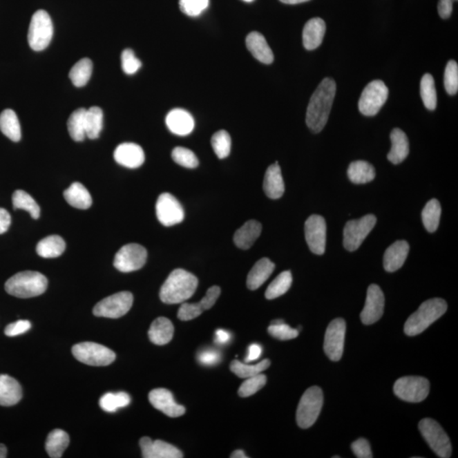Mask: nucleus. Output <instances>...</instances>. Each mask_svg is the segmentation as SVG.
Listing matches in <instances>:
<instances>
[{"mask_svg":"<svg viewBox=\"0 0 458 458\" xmlns=\"http://www.w3.org/2000/svg\"><path fill=\"white\" fill-rule=\"evenodd\" d=\"M47 287L48 280L44 275L39 271H25L9 278L5 288L9 295L27 299L42 295Z\"/></svg>","mask_w":458,"mask_h":458,"instance_id":"20e7f679","label":"nucleus"},{"mask_svg":"<svg viewBox=\"0 0 458 458\" xmlns=\"http://www.w3.org/2000/svg\"><path fill=\"white\" fill-rule=\"evenodd\" d=\"M72 351L77 361L89 366H108L115 359L114 352L106 346L94 342H83L75 345Z\"/></svg>","mask_w":458,"mask_h":458,"instance_id":"6e6552de","label":"nucleus"},{"mask_svg":"<svg viewBox=\"0 0 458 458\" xmlns=\"http://www.w3.org/2000/svg\"><path fill=\"white\" fill-rule=\"evenodd\" d=\"M274 269L275 264L271 260L268 258L259 260L248 274V289L251 290L259 289L269 278Z\"/></svg>","mask_w":458,"mask_h":458,"instance_id":"cd10ccee","label":"nucleus"},{"mask_svg":"<svg viewBox=\"0 0 458 458\" xmlns=\"http://www.w3.org/2000/svg\"><path fill=\"white\" fill-rule=\"evenodd\" d=\"M11 218L8 211L0 208V234L5 233L9 229Z\"/></svg>","mask_w":458,"mask_h":458,"instance_id":"052dcab7","label":"nucleus"},{"mask_svg":"<svg viewBox=\"0 0 458 458\" xmlns=\"http://www.w3.org/2000/svg\"><path fill=\"white\" fill-rule=\"evenodd\" d=\"M327 226L325 219L320 215H312L305 222V236L309 249L316 255L325 252Z\"/></svg>","mask_w":458,"mask_h":458,"instance_id":"dca6fc26","label":"nucleus"},{"mask_svg":"<svg viewBox=\"0 0 458 458\" xmlns=\"http://www.w3.org/2000/svg\"><path fill=\"white\" fill-rule=\"evenodd\" d=\"M64 198L70 206L86 210L92 206L93 200L88 189L80 182H73L64 192Z\"/></svg>","mask_w":458,"mask_h":458,"instance_id":"7c9ffc66","label":"nucleus"},{"mask_svg":"<svg viewBox=\"0 0 458 458\" xmlns=\"http://www.w3.org/2000/svg\"><path fill=\"white\" fill-rule=\"evenodd\" d=\"M247 46L253 57L263 64L269 65L274 62V55L267 40L258 32H252L247 36Z\"/></svg>","mask_w":458,"mask_h":458,"instance_id":"393cba45","label":"nucleus"},{"mask_svg":"<svg viewBox=\"0 0 458 458\" xmlns=\"http://www.w3.org/2000/svg\"><path fill=\"white\" fill-rule=\"evenodd\" d=\"M389 89L381 80H374L368 84L360 97L359 108L360 113L367 117H374L381 111L388 99Z\"/></svg>","mask_w":458,"mask_h":458,"instance_id":"1a4fd4ad","label":"nucleus"},{"mask_svg":"<svg viewBox=\"0 0 458 458\" xmlns=\"http://www.w3.org/2000/svg\"><path fill=\"white\" fill-rule=\"evenodd\" d=\"M103 111L99 107L93 106L87 110L85 115V128L88 139H98L103 128Z\"/></svg>","mask_w":458,"mask_h":458,"instance_id":"e433bc0d","label":"nucleus"},{"mask_svg":"<svg viewBox=\"0 0 458 458\" xmlns=\"http://www.w3.org/2000/svg\"><path fill=\"white\" fill-rule=\"evenodd\" d=\"M31 323L28 321V320H19V321L10 323V325L7 326L5 333L7 336H17V335L27 333L31 329Z\"/></svg>","mask_w":458,"mask_h":458,"instance_id":"4d7b16f0","label":"nucleus"},{"mask_svg":"<svg viewBox=\"0 0 458 458\" xmlns=\"http://www.w3.org/2000/svg\"><path fill=\"white\" fill-rule=\"evenodd\" d=\"M267 383V377L263 374L252 376V377L247 378L240 387L239 394L241 397H249L253 394L258 392L265 386Z\"/></svg>","mask_w":458,"mask_h":458,"instance_id":"09e8293b","label":"nucleus"},{"mask_svg":"<svg viewBox=\"0 0 458 458\" xmlns=\"http://www.w3.org/2000/svg\"><path fill=\"white\" fill-rule=\"evenodd\" d=\"M377 222L374 215H366L362 218L352 220L346 222L344 229V247L349 251H355L362 245L363 242Z\"/></svg>","mask_w":458,"mask_h":458,"instance_id":"f8f14e48","label":"nucleus"},{"mask_svg":"<svg viewBox=\"0 0 458 458\" xmlns=\"http://www.w3.org/2000/svg\"><path fill=\"white\" fill-rule=\"evenodd\" d=\"M66 249V242L59 236L44 238L37 245L36 251L41 258H55L63 254Z\"/></svg>","mask_w":458,"mask_h":458,"instance_id":"2f4dec72","label":"nucleus"},{"mask_svg":"<svg viewBox=\"0 0 458 458\" xmlns=\"http://www.w3.org/2000/svg\"><path fill=\"white\" fill-rule=\"evenodd\" d=\"M262 346L258 344H252L249 345L247 356V359H245V363L253 362V361L258 359L260 355H262Z\"/></svg>","mask_w":458,"mask_h":458,"instance_id":"680f3d73","label":"nucleus"},{"mask_svg":"<svg viewBox=\"0 0 458 458\" xmlns=\"http://www.w3.org/2000/svg\"><path fill=\"white\" fill-rule=\"evenodd\" d=\"M211 145L219 159L228 158L231 151V137L225 130H220L211 137Z\"/></svg>","mask_w":458,"mask_h":458,"instance_id":"a18cd8bd","label":"nucleus"},{"mask_svg":"<svg viewBox=\"0 0 458 458\" xmlns=\"http://www.w3.org/2000/svg\"><path fill=\"white\" fill-rule=\"evenodd\" d=\"M130 402H131V398L128 393H106L100 398L99 405L104 411L115 412L118 409L128 407Z\"/></svg>","mask_w":458,"mask_h":458,"instance_id":"37998d69","label":"nucleus"},{"mask_svg":"<svg viewBox=\"0 0 458 458\" xmlns=\"http://www.w3.org/2000/svg\"><path fill=\"white\" fill-rule=\"evenodd\" d=\"M199 281L195 275L184 269H175L160 290V298L166 304H180L191 298Z\"/></svg>","mask_w":458,"mask_h":458,"instance_id":"f03ea898","label":"nucleus"},{"mask_svg":"<svg viewBox=\"0 0 458 458\" xmlns=\"http://www.w3.org/2000/svg\"><path fill=\"white\" fill-rule=\"evenodd\" d=\"M346 325L344 319L333 320L325 333V352L331 361H340L344 352Z\"/></svg>","mask_w":458,"mask_h":458,"instance_id":"2eb2a0df","label":"nucleus"},{"mask_svg":"<svg viewBox=\"0 0 458 458\" xmlns=\"http://www.w3.org/2000/svg\"><path fill=\"white\" fill-rule=\"evenodd\" d=\"M141 452L144 458H181L182 452L174 446L165 441H153L151 438L143 437L140 441Z\"/></svg>","mask_w":458,"mask_h":458,"instance_id":"6ab92c4d","label":"nucleus"},{"mask_svg":"<svg viewBox=\"0 0 458 458\" xmlns=\"http://www.w3.org/2000/svg\"><path fill=\"white\" fill-rule=\"evenodd\" d=\"M173 161L186 169H196L199 166V160L195 153L184 147H176L172 153Z\"/></svg>","mask_w":458,"mask_h":458,"instance_id":"de8ad7c7","label":"nucleus"},{"mask_svg":"<svg viewBox=\"0 0 458 458\" xmlns=\"http://www.w3.org/2000/svg\"><path fill=\"white\" fill-rule=\"evenodd\" d=\"M352 450L356 457L359 458H372V453L370 443L367 439L361 438L356 439L352 444Z\"/></svg>","mask_w":458,"mask_h":458,"instance_id":"5fc2aeb1","label":"nucleus"},{"mask_svg":"<svg viewBox=\"0 0 458 458\" xmlns=\"http://www.w3.org/2000/svg\"><path fill=\"white\" fill-rule=\"evenodd\" d=\"M70 438L68 434L62 430H54L48 435L46 449L48 455L52 458L61 457L68 448Z\"/></svg>","mask_w":458,"mask_h":458,"instance_id":"473e14b6","label":"nucleus"},{"mask_svg":"<svg viewBox=\"0 0 458 458\" xmlns=\"http://www.w3.org/2000/svg\"><path fill=\"white\" fill-rule=\"evenodd\" d=\"M93 62L90 59H80L70 69L69 77L76 87L81 88L88 84L92 76Z\"/></svg>","mask_w":458,"mask_h":458,"instance_id":"4c0bfd02","label":"nucleus"},{"mask_svg":"<svg viewBox=\"0 0 458 458\" xmlns=\"http://www.w3.org/2000/svg\"><path fill=\"white\" fill-rule=\"evenodd\" d=\"M335 94L336 84L331 78L326 77L312 95L305 122L312 132L318 133L325 128L332 109Z\"/></svg>","mask_w":458,"mask_h":458,"instance_id":"f257e3e1","label":"nucleus"},{"mask_svg":"<svg viewBox=\"0 0 458 458\" xmlns=\"http://www.w3.org/2000/svg\"><path fill=\"white\" fill-rule=\"evenodd\" d=\"M270 361L265 359L256 365H249L234 360L230 365V370L234 374L241 379H247L256 374H262L263 371L270 367Z\"/></svg>","mask_w":458,"mask_h":458,"instance_id":"a19ab883","label":"nucleus"},{"mask_svg":"<svg viewBox=\"0 0 458 458\" xmlns=\"http://www.w3.org/2000/svg\"><path fill=\"white\" fill-rule=\"evenodd\" d=\"M86 111L84 108L74 111L67 122L70 136L76 142H82L86 137V128H85Z\"/></svg>","mask_w":458,"mask_h":458,"instance_id":"c9c22d12","label":"nucleus"},{"mask_svg":"<svg viewBox=\"0 0 458 458\" xmlns=\"http://www.w3.org/2000/svg\"><path fill=\"white\" fill-rule=\"evenodd\" d=\"M441 216V207L437 199H432L426 204L422 211L424 228L428 232L434 233L437 230Z\"/></svg>","mask_w":458,"mask_h":458,"instance_id":"58836bf2","label":"nucleus"},{"mask_svg":"<svg viewBox=\"0 0 458 458\" xmlns=\"http://www.w3.org/2000/svg\"><path fill=\"white\" fill-rule=\"evenodd\" d=\"M448 304L441 298H434L421 304L418 310L412 314L405 323V334L408 336L423 333L432 323L446 314Z\"/></svg>","mask_w":458,"mask_h":458,"instance_id":"7ed1b4c3","label":"nucleus"},{"mask_svg":"<svg viewBox=\"0 0 458 458\" xmlns=\"http://www.w3.org/2000/svg\"><path fill=\"white\" fill-rule=\"evenodd\" d=\"M221 295V289L218 286H212L207 290L206 296L199 301L204 311L209 310L217 303L218 297Z\"/></svg>","mask_w":458,"mask_h":458,"instance_id":"6e6d98bb","label":"nucleus"},{"mask_svg":"<svg viewBox=\"0 0 458 458\" xmlns=\"http://www.w3.org/2000/svg\"><path fill=\"white\" fill-rule=\"evenodd\" d=\"M279 1L286 3V5H297V3L310 1V0H279Z\"/></svg>","mask_w":458,"mask_h":458,"instance_id":"69168bd1","label":"nucleus"},{"mask_svg":"<svg viewBox=\"0 0 458 458\" xmlns=\"http://www.w3.org/2000/svg\"><path fill=\"white\" fill-rule=\"evenodd\" d=\"M409 253V245L407 241L399 240L386 249L383 256V267L387 271L393 273L403 266Z\"/></svg>","mask_w":458,"mask_h":458,"instance_id":"5701e85b","label":"nucleus"},{"mask_svg":"<svg viewBox=\"0 0 458 458\" xmlns=\"http://www.w3.org/2000/svg\"><path fill=\"white\" fill-rule=\"evenodd\" d=\"M420 95L428 110L435 111L437 106V95L434 77L427 73L420 82Z\"/></svg>","mask_w":458,"mask_h":458,"instance_id":"ea45409f","label":"nucleus"},{"mask_svg":"<svg viewBox=\"0 0 458 458\" xmlns=\"http://www.w3.org/2000/svg\"><path fill=\"white\" fill-rule=\"evenodd\" d=\"M292 274L289 271H283L267 287L265 296L267 300L276 299L288 292L292 285Z\"/></svg>","mask_w":458,"mask_h":458,"instance_id":"79ce46f5","label":"nucleus"},{"mask_svg":"<svg viewBox=\"0 0 458 458\" xmlns=\"http://www.w3.org/2000/svg\"><path fill=\"white\" fill-rule=\"evenodd\" d=\"M454 1H457V0H439L438 12L442 19H448L452 15Z\"/></svg>","mask_w":458,"mask_h":458,"instance_id":"bf43d9fd","label":"nucleus"},{"mask_svg":"<svg viewBox=\"0 0 458 458\" xmlns=\"http://www.w3.org/2000/svg\"><path fill=\"white\" fill-rule=\"evenodd\" d=\"M149 400L151 405L171 418H178L185 413L184 405H178L175 401L172 392L163 388L155 389L149 394Z\"/></svg>","mask_w":458,"mask_h":458,"instance_id":"a211bd4d","label":"nucleus"},{"mask_svg":"<svg viewBox=\"0 0 458 458\" xmlns=\"http://www.w3.org/2000/svg\"><path fill=\"white\" fill-rule=\"evenodd\" d=\"M146 260V249L139 244H128L115 254L114 266L122 273H131L142 268Z\"/></svg>","mask_w":458,"mask_h":458,"instance_id":"ddd939ff","label":"nucleus"},{"mask_svg":"<svg viewBox=\"0 0 458 458\" xmlns=\"http://www.w3.org/2000/svg\"><path fill=\"white\" fill-rule=\"evenodd\" d=\"M0 130L14 142L21 139V130L17 115L12 110H5L0 115Z\"/></svg>","mask_w":458,"mask_h":458,"instance_id":"f704fd0d","label":"nucleus"},{"mask_svg":"<svg viewBox=\"0 0 458 458\" xmlns=\"http://www.w3.org/2000/svg\"><path fill=\"white\" fill-rule=\"evenodd\" d=\"M385 309V296L377 285L368 287L366 303L361 314V320L363 325H370L378 322Z\"/></svg>","mask_w":458,"mask_h":458,"instance_id":"f3484780","label":"nucleus"},{"mask_svg":"<svg viewBox=\"0 0 458 458\" xmlns=\"http://www.w3.org/2000/svg\"><path fill=\"white\" fill-rule=\"evenodd\" d=\"M22 398L21 386L9 375H0V405L10 407L18 403Z\"/></svg>","mask_w":458,"mask_h":458,"instance_id":"a878e982","label":"nucleus"},{"mask_svg":"<svg viewBox=\"0 0 458 458\" xmlns=\"http://www.w3.org/2000/svg\"><path fill=\"white\" fill-rule=\"evenodd\" d=\"M243 1L247 2V3H251V2L254 1V0H243Z\"/></svg>","mask_w":458,"mask_h":458,"instance_id":"774afa93","label":"nucleus"},{"mask_svg":"<svg viewBox=\"0 0 458 458\" xmlns=\"http://www.w3.org/2000/svg\"><path fill=\"white\" fill-rule=\"evenodd\" d=\"M133 303V296L131 292H119L100 300L96 304L93 312L100 318H119L128 314Z\"/></svg>","mask_w":458,"mask_h":458,"instance_id":"9d476101","label":"nucleus"},{"mask_svg":"<svg viewBox=\"0 0 458 458\" xmlns=\"http://www.w3.org/2000/svg\"><path fill=\"white\" fill-rule=\"evenodd\" d=\"M390 140H392V146L387 158L390 162L397 165L408 158L409 154L408 139L402 130L394 128L390 133Z\"/></svg>","mask_w":458,"mask_h":458,"instance_id":"c756f323","label":"nucleus"},{"mask_svg":"<svg viewBox=\"0 0 458 458\" xmlns=\"http://www.w3.org/2000/svg\"><path fill=\"white\" fill-rule=\"evenodd\" d=\"M167 128L178 136L189 135L195 128V120L187 111L177 108L167 114L166 117Z\"/></svg>","mask_w":458,"mask_h":458,"instance_id":"412c9836","label":"nucleus"},{"mask_svg":"<svg viewBox=\"0 0 458 458\" xmlns=\"http://www.w3.org/2000/svg\"><path fill=\"white\" fill-rule=\"evenodd\" d=\"M419 429L423 439L438 457H450L452 445H450V439L437 421L431 419L421 420Z\"/></svg>","mask_w":458,"mask_h":458,"instance_id":"0eeeda50","label":"nucleus"},{"mask_svg":"<svg viewBox=\"0 0 458 458\" xmlns=\"http://www.w3.org/2000/svg\"><path fill=\"white\" fill-rule=\"evenodd\" d=\"M174 327L173 323L169 318H156L151 323L149 330V338L153 344L156 345H164L169 344L173 337Z\"/></svg>","mask_w":458,"mask_h":458,"instance_id":"c85d7f7f","label":"nucleus"},{"mask_svg":"<svg viewBox=\"0 0 458 458\" xmlns=\"http://www.w3.org/2000/svg\"><path fill=\"white\" fill-rule=\"evenodd\" d=\"M267 330L271 336L280 341L293 340L299 335V331L285 325L283 320H275Z\"/></svg>","mask_w":458,"mask_h":458,"instance_id":"49530a36","label":"nucleus"},{"mask_svg":"<svg viewBox=\"0 0 458 458\" xmlns=\"http://www.w3.org/2000/svg\"><path fill=\"white\" fill-rule=\"evenodd\" d=\"M122 68L128 75L135 74L142 66V63L135 57V54L130 48H126L122 53Z\"/></svg>","mask_w":458,"mask_h":458,"instance_id":"603ef678","label":"nucleus"},{"mask_svg":"<svg viewBox=\"0 0 458 458\" xmlns=\"http://www.w3.org/2000/svg\"><path fill=\"white\" fill-rule=\"evenodd\" d=\"M349 180L353 184H363L374 180V167L365 161H356L350 164L347 171Z\"/></svg>","mask_w":458,"mask_h":458,"instance_id":"72a5a7b5","label":"nucleus"},{"mask_svg":"<svg viewBox=\"0 0 458 458\" xmlns=\"http://www.w3.org/2000/svg\"><path fill=\"white\" fill-rule=\"evenodd\" d=\"M215 342L219 345L228 344L231 340V334L225 330H218L215 332Z\"/></svg>","mask_w":458,"mask_h":458,"instance_id":"e2e57ef3","label":"nucleus"},{"mask_svg":"<svg viewBox=\"0 0 458 458\" xmlns=\"http://www.w3.org/2000/svg\"><path fill=\"white\" fill-rule=\"evenodd\" d=\"M444 85L450 95H457L458 90V65L455 61H450L444 74Z\"/></svg>","mask_w":458,"mask_h":458,"instance_id":"8fccbe9b","label":"nucleus"},{"mask_svg":"<svg viewBox=\"0 0 458 458\" xmlns=\"http://www.w3.org/2000/svg\"><path fill=\"white\" fill-rule=\"evenodd\" d=\"M262 225L256 220H249L234 233L233 241L238 248L248 249L254 245L262 233Z\"/></svg>","mask_w":458,"mask_h":458,"instance_id":"bb28decb","label":"nucleus"},{"mask_svg":"<svg viewBox=\"0 0 458 458\" xmlns=\"http://www.w3.org/2000/svg\"><path fill=\"white\" fill-rule=\"evenodd\" d=\"M12 201L15 209L27 211L33 219L39 218L40 207L27 192L17 191L13 193Z\"/></svg>","mask_w":458,"mask_h":458,"instance_id":"c03bdc74","label":"nucleus"},{"mask_svg":"<svg viewBox=\"0 0 458 458\" xmlns=\"http://www.w3.org/2000/svg\"><path fill=\"white\" fill-rule=\"evenodd\" d=\"M326 32V24L321 18L316 17L305 23L303 38L305 50H314L321 46Z\"/></svg>","mask_w":458,"mask_h":458,"instance_id":"4be33fe9","label":"nucleus"},{"mask_svg":"<svg viewBox=\"0 0 458 458\" xmlns=\"http://www.w3.org/2000/svg\"><path fill=\"white\" fill-rule=\"evenodd\" d=\"M209 3L210 0H180V7L182 13L196 17L208 8Z\"/></svg>","mask_w":458,"mask_h":458,"instance_id":"3c124183","label":"nucleus"},{"mask_svg":"<svg viewBox=\"0 0 458 458\" xmlns=\"http://www.w3.org/2000/svg\"><path fill=\"white\" fill-rule=\"evenodd\" d=\"M115 162L128 169H137L144 162V152L139 144L124 143L118 145L114 152Z\"/></svg>","mask_w":458,"mask_h":458,"instance_id":"aec40b11","label":"nucleus"},{"mask_svg":"<svg viewBox=\"0 0 458 458\" xmlns=\"http://www.w3.org/2000/svg\"><path fill=\"white\" fill-rule=\"evenodd\" d=\"M155 211L159 222L164 226L172 227L184 221V208L169 193H163L158 197Z\"/></svg>","mask_w":458,"mask_h":458,"instance_id":"4468645a","label":"nucleus"},{"mask_svg":"<svg viewBox=\"0 0 458 458\" xmlns=\"http://www.w3.org/2000/svg\"><path fill=\"white\" fill-rule=\"evenodd\" d=\"M323 404V394L318 386H312L305 390L298 405L296 412L297 424L301 429H308L314 426L321 412Z\"/></svg>","mask_w":458,"mask_h":458,"instance_id":"39448f33","label":"nucleus"},{"mask_svg":"<svg viewBox=\"0 0 458 458\" xmlns=\"http://www.w3.org/2000/svg\"><path fill=\"white\" fill-rule=\"evenodd\" d=\"M198 360L204 366H215L221 361V355L214 350H206L199 354Z\"/></svg>","mask_w":458,"mask_h":458,"instance_id":"13d9d810","label":"nucleus"},{"mask_svg":"<svg viewBox=\"0 0 458 458\" xmlns=\"http://www.w3.org/2000/svg\"><path fill=\"white\" fill-rule=\"evenodd\" d=\"M230 457L232 458H247L248 457L247 455H245V453L243 452L242 450H234V452L231 454Z\"/></svg>","mask_w":458,"mask_h":458,"instance_id":"0e129e2a","label":"nucleus"},{"mask_svg":"<svg viewBox=\"0 0 458 458\" xmlns=\"http://www.w3.org/2000/svg\"><path fill=\"white\" fill-rule=\"evenodd\" d=\"M54 28L50 15L46 10L36 11L30 22L29 46L35 51H42L50 46L53 38Z\"/></svg>","mask_w":458,"mask_h":458,"instance_id":"423d86ee","label":"nucleus"},{"mask_svg":"<svg viewBox=\"0 0 458 458\" xmlns=\"http://www.w3.org/2000/svg\"><path fill=\"white\" fill-rule=\"evenodd\" d=\"M263 189L268 198H281L285 193V182L283 180L280 166L278 162L268 167L264 177Z\"/></svg>","mask_w":458,"mask_h":458,"instance_id":"b1692460","label":"nucleus"},{"mask_svg":"<svg viewBox=\"0 0 458 458\" xmlns=\"http://www.w3.org/2000/svg\"><path fill=\"white\" fill-rule=\"evenodd\" d=\"M393 390L396 396L401 400L420 402L429 396L430 382L426 378L408 376L397 379Z\"/></svg>","mask_w":458,"mask_h":458,"instance_id":"9b49d317","label":"nucleus"},{"mask_svg":"<svg viewBox=\"0 0 458 458\" xmlns=\"http://www.w3.org/2000/svg\"><path fill=\"white\" fill-rule=\"evenodd\" d=\"M203 308L199 303H182L180 310L178 312V318L182 321H189L198 318L203 314Z\"/></svg>","mask_w":458,"mask_h":458,"instance_id":"864d4df0","label":"nucleus"},{"mask_svg":"<svg viewBox=\"0 0 458 458\" xmlns=\"http://www.w3.org/2000/svg\"><path fill=\"white\" fill-rule=\"evenodd\" d=\"M7 457V448L5 445L0 444V458H6Z\"/></svg>","mask_w":458,"mask_h":458,"instance_id":"338daca9","label":"nucleus"}]
</instances>
